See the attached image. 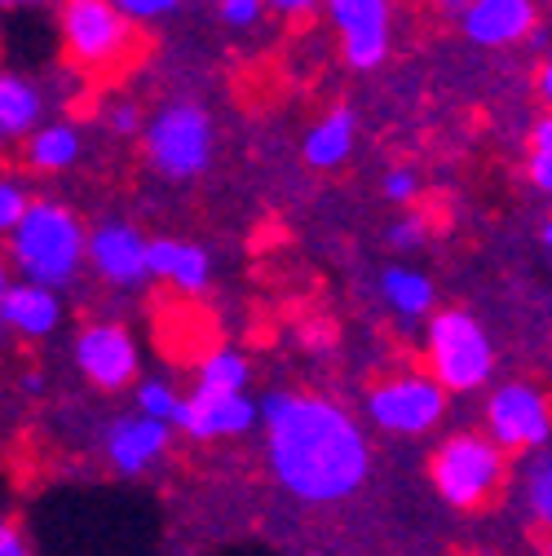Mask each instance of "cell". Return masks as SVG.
<instances>
[{"mask_svg":"<svg viewBox=\"0 0 552 556\" xmlns=\"http://www.w3.org/2000/svg\"><path fill=\"white\" fill-rule=\"evenodd\" d=\"M261 420L274 481L301 504H340L367 481V438L336 402L284 389L261 402Z\"/></svg>","mask_w":552,"mask_h":556,"instance_id":"1","label":"cell"},{"mask_svg":"<svg viewBox=\"0 0 552 556\" xmlns=\"http://www.w3.org/2000/svg\"><path fill=\"white\" fill-rule=\"evenodd\" d=\"M429 477H434V491L442 495V504H451L460 513L487 508L504 485V451L491 442V433H451L434 451Z\"/></svg>","mask_w":552,"mask_h":556,"instance_id":"2","label":"cell"},{"mask_svg":"<svg viewBox=\"0 0 552 556\" xmlns=\"http://www.w3.org/2000/svg\"><path fill=\"white\" fill-rule=\"evenodd\" d=\"M89 252L80 222L58 203H32L23 226L14 230V261L23 265L27 283L58 288L76 274L80 256Z\"/></svg>","mask_w":552,"mask_h":556,"instance_id":"3","label":"cell"},{"mask_svg":"<svg viewBox=\"0 0 552 556\" xmlns=\"http://www.w3.org/2000/svg\"><path fill=\"white\" fill-rule=\"evenodd\" d=\"M429 363H434V380L451 393L481 389L495 367L487 331H481L464 309H447L429 323Z\"/></svg>","mask_w":552,"mask_h":556,"instance_id":"4","label":"cell"},{"mask_svg":"<svg viewBox=\"0 0 552 556\" xmlns=\"http://www.w3.org/2000/svg\"><path fill=\"white\" fill-rule=\"evenodd\" d=\"M447 410V389L434 376H393L372 389L367 415L372 425L398 438H421L429 433Z\"/></svg>","mask_w":552,"mask_h":556,"instance_id":"5","label":"cell"},{"mask_svg":"<svg viewBox=\"0 0 552 556\" xmlns=\"http://www.w3.org/2000/svg\"><path fill=\"white\" fill-rule=\"evenodd\" d=\"M487 433L500 451H535L552 433V402L535 384H500L487 402Z\"/></svg>","mask_w":552,"mask_h":556,"instance_id":"6","label":"cell"},{"mask_svg":"<svg viewBox=\"0 0 552 556\" xmlns=\"http://www.w3.org/2000/svg\"><path fill=\"white\" fill-rule=\"evenodd\" d=\"M147 151H151V160H155L160 173H168V177H195L203 164H209V151H213L209 115H203L199 106H190V102L168 106L151 124Z\"/></svg>","mask_w":552,"mask_h":556,"instance_id":"7","label":"cell"},{"mask_svg":"<svg viewBox=\"0 0 552 556\" xmlns=\"http://www.w3.org/2000/svg\"><path fill=\"white\" fill-rule=\"evenodd\" d=\"M62 36H66V49L89 66H106L128 49L124 10L111 5V0H66Z\"/></svg>","mask_w":552,"mask_h":556,"instance_id":"8","label":"cell"},{"mask_svg":"<svg viewBox=\"0 0 552 556\" xmlns=\"http://www.w3.org/2000/svg\"><path fill=\"white\" fill-rule=\"evenodd\" d=\"M261 406L248 393H217V389H195L181 406L177 429L190 433L195 442H222V438H239L256 425Z\"/></svg>","mask_w":552,"mask_h":556,"instance_id":"9","label":"cell"},{"mask_svg":"<svg viewBox=\"0 0 552 556\" xmlns=\"http://www.w3.org/2000/svg\"><path fill=\"white\" fill-rule=\"evenodd\" d=\"M76 367L98 389H124L137 376V344L124 327L98 323V327L80 331V340H76Z\"/></svg>","mask_w":552,"mask_h":556,"instance_id":"10","label":"cell"},{"mask_svg":"<svg viewBox=\"0 0 552 556\" xmlns=\"http://www.w3.org/2000/svg\"><path fill=\"white\" fill-rule=\"evenodd\" d=\"M331 18L344 36V58L376 66L389 49V0H331Z\"/></svg>","mask_w":552,"mask_h":556,"instance_id":"11","label":"cell"},{"mask_svg":"<svg viewBox=\"0 0 552 556\" xmlns=\"http://www.w3.org/2000/svg\"><path fill=\"white\" fill-rule=\"evenodd\" d=\"M168 451V425L147 420V415H124L106 433V459L120 472H147Z\"/></svg>","mask_w":552,"mask_h":556,"instance_id":"12","label":"cell"},{"mask_svg":"<svg viewBox=\"0 0 552 556\" xmlns=\"http://www.w3.org/2000/svg\"><path fill=\"white\" fill-rule=\"evenodd\" d=\"M89 261L115 283H137L151 274V243H142L128 226H102L89 239Z\"/></svg>","mask_w":552,"mask_h":556,"instance_id":"13","label":"cell"},{"mask_svg":"<svg viewBox=\"0 0 552 556\" xmlns=\"http://www.w3.org/2000/svg\"><path fill=\"white\" fill-rule=\"evenodd\" d=\"M535 27V5L530 0H473L464 14V31L477 45H513Z\"/></svg>","mask_w":552,"mask_h":556,"instance_id":"14","label":"cell"},{"mask_svg":"<svg viewBox=\"0 0 552 556\" xmlns=\"http://www.w3.org/2000/svg\"><path fill=\"white\" fill-rule=\"evenodd\" d=\"M58 296L36 283H5L0 292V318L23 336H49L58 327Z\"/></svg>","mask_w":552,"mask_h":556,"instance_id":"15","label":"cell"},{"mask_svg":"<svg viewBox=\"0 0 552 556\" xmlns=\"http://www.w3.org/2000/svg\"><path fill=\"white\" fill-rule=\"evenodd\" d=\"M151 274L173 278L181 292H203V283H209V256H203V248L160 239L151 243Z\"/></svg>","mask_w":552,"mask_h":556,"instance_id":"16","label":"cell"},{"mask_svg":"<svg viewBox=\"0 0 552 556\" xmlns=\"http://www.w3.org/2000/svg\"><path fill=\"white\" fill-rule=\"evenodd\" d=\"M350 147H354V115L344 111V106H336L331 115H323V119L310 128V137H305V160H310L314 168H336L344 155H350Z\"/></svg>","mask_w":552,"mask_h":556,"instance_id":"17","label":"cell"},{"mask_svg":"<svg viewBox=\"0 0 552 556\" xmlns=\"http://www.w3.org/2000/svg\"><path fill=\"white\" fill-rule=\"evenodd\" d=\"M380 288H385V301L402 314V318H416L434 305V288H429V278L416 274V269H385L380 278Z\"/></svg>","mask_w":552,"mask_h":556,"instance_id":"18","label":"cell"},{"mask_svg":"<svg viewBox=\"0 0 552 556\" xmlns=\"http://www.w3.org/2000/svg\"><path fill=\"white\" fill-rule=\"evenodd\" d=\"M36 115H40V98L27 80H18V76L0 80V128H5V137L27 132Z\"/></svg>","mask_w":552,"mask_h":556,"instance_id":"19","label":"cell"},{"mask_svg":"<svg viewBox=\"0 0 552 556\" xmlns=\"http://www.w3.org/2000/svg\"><path fill=\"white\" fill-rule=\"evenodd\" d=\"M199 389H217V393H243L248 389V363L235 350H213L199 363Z\"/></svg>","mask_w":552,"mask_h":556,"instance_id":"20","label":"cell"},{"mask_svg":"<svg viewBox=\"0 0 552 556\" xmlns=\"http://www.w3.org/2000/svg\"><path fill=\"white\" fill-rule=\"evenodd\" d=\"M76 151H80V142H76V132L72 128H45V132H36L32 137V147H27V155H32V164L36 168H45V173H58V168H66L76 160Z\"/></svg>","mask_w":552,"mask_h":556,"instance_id":"21","label":"cell"},{"mask_svg":"<svg viewBox=\"0 0 552 556\" xmlns=\"http://www.w3.org/2000/svg\"><path fill=\"white\" fill-rule=\"evenodd\" d=\"M181 406L186 397H177L168 384L160 380H147L142 389H137V415H147V420H160V425H177L181 420Z\"/></svg>","mask_w":552,"mask_h":556,"instance_id":"22","label":"cell"},{"mask_svg":"<svg viewBox=\"0 0 552 556\" xmlns=\"http://www.w3.org/2000/svg\"><path fill=\"white\" fill-rule=\"evenodd\" d=\"M526 504H530L535 521L552 530V455H543L530 468V477H526Z\"/></svg>","mask_w":552,"mask_h":556,"instance_id":"23","label":"cell"},{"mask_svg":"<svg viewBox=\"0 0 552 556\" xmlns=\"http://www.w3.org/2000/svg\"><path fill=\"white\" fill-rule=\"evenodd\" d=\"M530 177L539 190L552 194V115L530 132Z\"/></svg>","mask_w":552,"mask_h":556,"instance_id":"24","label":"cell"},{"mask_svg":"<svg viewBox=\"0 0 552 556\" xmlns=\"http://www.w3.org/2000/svg\"><path fill=\"white\" fill-rule=\"evenodd\" d=\"M27 199H23V190L14 186V181H5V186H0V226H5V230H18L23 226V217H27Z\"/></svg>","mask_w":552,"mask_h":556,"instance_id":"25","label":"cell"},{"mask_svg":"<svg viewBox=\"0 0 552 556\" xmlns=\"http://www.w3.org/2000/svg\"><path fill=\"white\" fill-rule=\"evenodd\" d=\"M265 10V0H222V18L230 27H252Z\"/></svg>","mask_w":552,"mask_h":556,"instance_id":"26","label":"cell"},{"mask_svg":"<svg viewBox=\"0 0 552 556\" xmlns=\"http://www.w3.org/2000/svg\"><path fill=\"white\" fill-rule=\"evenodd\" d=\"M115 5L133 18H155V14H168L173 5H181V0H115Z\"/></svg>","mask_w":552,"mask_h":556,"instance_id":"27","label":"cell"},{"mask_svg":"<svg viewBox=\"0 0 552 556\" xmlns=\"http://www.w3.org/2000/svg\"><path fill=\"white\" fill-rule=\"evenodd\" d=\"M0 556H32V543L14 521L0 526Z\"/></svg>","mask_w":552,"mask_h":556,"instance_id":"28","label":"cell"},{"mask_svg":"<svg viewBox=\"0 0 552 556\" xmlns=\"http://www.w3.org/2000/svg\"><path fill=\"white\" fill-rule=\"evenodd\" d=\"M411 194H416V177H411L406 168H398V173H389V177H385V199L402 203V199H411Z\"/></svg>","mask_w":552,"mask_h":556,"instance_id":"29","label":"cell"},{"mask_svg":"<svg viewBox=\"0 0 552 556\" xmlns=\"http://www.w3.org/2000/svg\"><path fill=\"white\" fill-rule=\"evenodd\" d=\"M421 235H425V226H421V222H398V226L389 230V243H393V248H411Z\"/></svg>","mask_w":552,"mask_h":556,"instance_id":"30","label":"cell"},{"mask_svg":"<svg viewBox=\"0 0 552 556\" xmlns=\"http://www.w3.org/2000/svg\"><path fill=\"white\" fill-rule=\"evenodd\" d=\"M111 128L133 132V128H137V111H133V106H115V111H111Z\"/></svg>","mask_w":552,"mask_h":556,"instance_id":"31","label":"cell"},{"mask_svg":"<svg viewBox=\"0 0 552 556\" xmlns=\"http://www.w3.org/2000/svg\"><path fill=\"white\" fill-rule=\"evenodd\" d=\"M265 5H274V10H284V14H305L314 0H265Z\"/></svg>","mask_w":552,"mask_h":556,"instance_id":"32","label":"cell"},{"mask_svg":"<svg viewBox=\"0 0 552 556\" xmlns=\"http://www.w3.org/2000/svg\"><path fill=\"white\" fill-rule=\"evenodd\" d=\"M539 89H543V102L552 106V53L543 58V76H539Z\"/></svg>","mask_w":552,"mask_h":556,"instance_id":"33","label":"cell"},{"mask_svg":"<svg viewBox=\"0 0 552 556\" xmlns=\"http://www.w3.org/2000/svg\"><path fill=\"white\" fill-rule=\"evenodd\" d=\"M327 340H331V327H323V323L305 327V344H327Z\"/></svg>","mask_w":552,"mask_h":556,"instance_id":"34","label":"cell"},{"mask_svg":"<svg viewBox=\"0 0 552 556\" xmlns=\"http://www.w3.org/2000/svg\"><path fill=\"white\" fill-rule=\"evenodd\" d=\"M438 5H442L447 14H468V10H473V0H438Z\"/></svg>","mask_w":552,"mask_h":556,"instance_id":"35","label":"cell"},{"mask_svg":"<svg viewBox=\"0 0 552 556\" xmlns=\"http://www.w3.org/2000/svg\"><path fill=\"white\" fill-rule=\"evenodd\" d=\"M23 389H32V393H40V389H45V380H40V376H23Z\"/></svg>","mask_w":552,"mask_h":556,"instance_id":"36","label":"cell"},{"mask_svg":"<svg viewBox=\"0 0 552 556\" xmlns=\"http://www.w3.org/2000/svg\"><path fill=\"white\" fill-rule=\"evenodd\" d=\"M543 243H548V248H552V222H548V226H543Z\"/></svg>","mask_w":552,"mask_h":556,"instance_id":"37","label":"cell"},{"mask_svg":"<svg viewBox=\"0 0 552 556\" xmlns=\"http://www.w3.org/2000/svg\"><path fill=\"white\" fill-rule=\"evenodd\" d=\"M5 5H36V0H5Z\"/></svg>","mask_w":552,"mask_h":556,"instance_id":"38","label":"cell"},{"mask_svg":"<svg viewBox=\"0 0 552 556\" xmlns=\"http://www.w3.org/2000/svg\"><path fill=\"white\" fill-rule=\"evenodd\" d=\"M305 556H323V552H305Z\"/></svg>","mask_w":552,"mask_h":556,"instance_id":"39","label":"cell"}]
</instances>
